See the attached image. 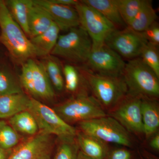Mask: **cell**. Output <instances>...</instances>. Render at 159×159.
<instances>
[{
  "instance_id": "obj_17",
  "label": "cell",
  "mask_w": 159,
  "mask_h": 159,
  "mask_svg": "<svg viewBox=\"0 0 159 159\" xmlns=\"http://www.w3.org/2000/svg\"><path fill=\"white\" fill-rule=\"evenodd\" d=\"M31 98L24 94L0 96V118H10L21 112L28 111Z\"/></svg>"
},
{
  "instance_id": "obj_27",
  "label": "cell",
  "mask_w": 159,
  "mask_h": 159,
  "mask_svg": "<svg viewBox=\"0 0 159 159\" xmlns=\"http://www.w3.org/2000/svg\"><path fill=\"white\" fill-rule=\"evenodd\" d=\"M62 72L66 90L72 93L77 92L83 78L80 70L79 71L76 67L68 64L64 66Z\"/></svg>"
},
{
  "instance_id": "obj_3",
  "label": "cell",
  "mask_w": 159,
  "mask_h": 159,
  "mask_svg": "<svg viewBox=\"0 0 159 159\" xmlns=\"http://www.w3.org/2000/svg\"><path fill=\"white\" fill-rule=\"evenodd\" d=\"M122 77L128 94L151 99L158 98L159 78L140 57L125 62Z\"/></svg>"
},
{
  "instance_id": "obj_19",
  "label": "cell",
  "mask_w": 159,
  "mask_h": 159,
  "mask_svg": "<svg viewBox=\"0 0 159 159\" xmlns=\"http://www.w3.org/2000/svg\"><path fill=\"white\" fill-rule=\"evenodd\" d=\"M82 2L93 7L116 26L117 29L126 27L119 13L117 0H83Z\"/></svg>"
},
{
  "instance_id": "obj_14",
  "label": "cell",
  "mask_w": 159,
  "mask_h": 159,
  "mask_svg": "<svg viewBox=\"0 0 159 159\" xmlns=\"http://www.w3.org/2000/svg\"><path fill=\"white\" fill-rule=\"evenodd\" d=\"M33 1L48 11L61 30L69 31L80 26L79 16L75 7L54 4L49 0Z\"/></svg>"
},
{
  "instance_id": "obj_32",
  "label": "cell",
  "mask_w": 159,
  "mask_h": 159,
  "mask_svg": "<svg viewBox=\"0 0 159 159\" xmlns=\"http://www.w3.org/2000/svg\"><path fill=\"white\" fill-rule=\"evenodd\" d=\"M130 152L125 148H119L110 151L107 159H131Z\"/></svg>"
},
{
  "instance_id": "obj_28",
  "label": "cell",
  "mask_w": 159,
  "mask_h": 159,
  "mask_svg": "<svg viewBox=\"0 0 159 159\" xmlns=\"http://www.w3.org/2000/svg\"><path fill=\"white\" fill-rule=\"evenodd\" d=\"M139 57L159 78L158 47L147 43Z\"/></svg>"
},
{
  "instance_id": "obj_30",
  "label": "cell",
  "mask_w": 159,
  "mask_h": 159,
  "mask_svg": "<svg viewBox=\"0 0 159 159\" xmlns=\"http://www.w3.org/2000/svg\"><path fill=\"white\" fill-rule=\"evenodd\" d=\"M23 93L21 86L8 72L0 70V96Z\"/></svg>"
},
{
  "instance_id": "obj_23",
  "label": "cell",
  "mask_w": 159,
  "mask_h": 159,
  "mask_svg": "<svg viewBox=\"0 0 159 159\" xmlns=\"http://www.w3.org/2000/svg\"><path fill=\"white\" fill-rule=\"evenodd\" d=\"M60 29L53 22L48 29L41 34L30 39L31 42L46 54L51 53L59 37Z\"/></svg>"
},
{
  "instance_id": "obj_10",
  "label": "cell",
  "mask_w": 159,
  "mask_h": 159,
  "mask_svg": "<svg viewBox=\"0 0 159 159\" xmlns=\"http://www.w3.org/2000/svg\"><path fill=\"white\" fill-rule=\"evenodd\" d=\"M141 102L142 97L127 93L107 115L116 120L129 133L144 134Z\"/></svg>"
},
{
  "instance_id": "obj_1",
  "label": "cell",
  "mask_w": 159,
  "mask_h": 159,
  "mask_svg": "<svg viewBox=\"0 0 159 159\" xmlns=\"http://www.w3.org/2000/svg\"><path fill=\"white\" fill-rule=\"evenodd\" d=\"M0 42L19 62L47 55L33 44L12 17L4 1H0Z\"/></svg>"
},
{
  "instance_id": "obj_4",
  "label": "cell",
  "mask_w": 159,
  "mask_h": 159,
  "mask_svg": "<svg viewBox=\"0 0 159 159\" xmlns=\"http://www.w3.org/2000/svg\"><path fill=\"white\" fill-rule=\"evenodd\" d=\"M92 49L90 38L80 26L60 35L51 54L74 64L84 65Z\"/></svg>"
},
{
  "instance_id": "obj_6",
  "label": "cell",
  "mask_w": 159,
  "mask_h": 159,
  "mask_svg": "<svg viewBox=\"0 0 159 159\" xmlns=\"http://www.w3.org/2000/svg\"><path fill=\"white\" fill-rule=\"evenodd\" d=\"M80 130L108 144L124 147L132 146V139L128 132L116 120L108 116L78 123Z\"/></svg>"
},
{
  "instance_id": "obj_33",
  "label": "cell",
  "mask_w": 159,
  "mask_h": 159,
  "mask_svg": "<svg viewBox=\"0 0 159 159\" xmlns=\"http://www.w3.org/2000/svg\"><path fill=\"white\" fill-rule=\"evenodd\" d=\"M51 2L62 6H75L78 3L79 1L76 0H49Z\"/></svg>"
},
{
  "instance_id": "obj_2",
  "label": "cell",
  "mask_w": 159,
  "mask_h": 159,
  "mask_svg": "<svg viewBox=\"0 0 159 159\" xmlns=\"http://www.w3.org/2000/svg\"><path fill=\"white\" fill-rule=\"evenodd\" d=\"M79 70L92 96L107 112L116 106L128 93L127 86L122 77L96 74L85 66L80 68Z\"/></svg>"
},
{
  "instance_id": "obj_9",
  "label": "cell",
  "mask_w": 159,
  "mask_h": 159,
  "mask_svg": "<svg viewBox=\"0 0 159 159\" xmlns=\"http://www.w3.org/2000/svg\"><path fill=\"white\" fill-rule=\"evenodd\" d=\"M74 7L78 13L80 27L92 40V48L104 44L107 36L117 29L99 11L81 1Z\"/></svg>"
},
{
  "instance_id": "obj_20",
  "label": "cell",
  "mask_w": 159,
  "mask_h": 159,
  "mask_svg": "<svg viewBox=\"0 0 159 159\" xmlns=\"http://www.w3.org/2000/svg\"><path fill=\"white\" fill-rule=\"evenodd\" d=\"M5 2L13 19L29 37V12L32 0H9Z\"/></svg>"
},
{
  "instance_id": "obj_35",
  "label": "cell",
  "mask_w": 159,
  "mask_h": 159,
  "mask_svg": "<svg viewBox=\"0 0 159 159\" xmlns=\"http://www.w3.org/2000/svg\"><path fill=\"white\" fill-rule=\"evenodd\" d=\"M11 150H6L0 147V159H7L11 153Z\"/></svg>"
},
{
  "instance_id": "obj_5",
  "label": "cell",
  "mask_w": 159,
  "mask_h": 159,
  "mask_svg": "<svg viewBox=\"0 0 159 159\" xmlns=\"http://www.w3.org/2000/svg\"><path fill=\"white\" fill-rule=\"evenodd\" d=\"M53 109L61 119L70 125L107 116L97 99L88 93L78 94Z\"/></svg>"
},
{
  "instance_id": "obj_15",
  "label": "cell",
  "mask_w": 159,
  "mask_h": 159,
  "mask_svg": "<svg viewBox=\"0 0 159 159\" xmlns=\"http://www.w3.org/2000/svg\"><path fill=\"white\" fill-rule=\"evenodd\" d=\"M76 139L80 150L86 155L93 159H107L110 151L107 143L80 130H77Z\"/></svg>"
},
{
  "instance_id": "obj_37",
  "label": "cell",
  "mask_w": 159,
  "mask_h": 159,
  "mask_svg": "<svg viewBox=\"0 0 159 159\" xmlns=\"http://www.w3.org/2000/svg\"><path fill=\"white\" fill-rule=\"evenodd\" d=\"M144 155L146 159H159L157 157L155 156L147 151L144 152Z\"/></svg>"
},
{
  "instance_id": "obj_34",
  "label": "cell",
  "mask_w": 159,
  "mask_h": 159,
  "mask_svg": "<svg viewBox=\"0 0 159 159\" xmlns=\"http://www.w3.org/2000/svg\"><path fill=\"white\" fill-rule=\"evenodd\" d=\"M149 145L154 150H159V134L157 133L151 137Z\"/></svg>"
},
{
  "instance_id": "obj_31",
  "label": "cell",
  "mask_w": 159,
  "mask_h": 159,
  "mask_svg": "<svg viewBox=\"0 0 159 159\" xmlns=\"http://www.w3.org/2000/svg\"><path fill=\"white\" fill-rule=\"evenodd\" d=\"M140 33L148 43L158 47L159 45V26L157 21L152 24L147 29Z\"/></svg>"
},
{
  "instance_id": "obj_8",
  "label": "cell",
  "mask_w": 159,
  "mask_h": 159,
  "mask_svg": "<svg viewBox=\"0 0 159 159\" xmlns=\"http://www.w3.org/2000/svg\"><path fill=\"white\" fill-rule=\"evenodd\" d=\"M20 80L21 86L34 97L47 100L54 98L55 94L44 65L33 58L23 63Z\"/></svg>"
},
{
  "instance_id": "obj_18",
  "label": "cell",
  "mask_w": 159,
  "mask_h": 159,
  "mask_svg": "<svg viewBox=\"0 0 159 159\" xmlns=\"http://www.w3.org/2000/svg\"><path fill=\"white\" fill-rule=\"evenodd\" d=\"M54 22L51 16L40 6L34 2L29 9V27L30 39L46 31Z\"/></svg>"
},
{
  "instance_id": "obj_22",
  "label": "cell",
  "mask_w": 159,
  "mask_h": 159,
  "mask_svg": "<svg viewBox=\"0 0 159 159\" xmlns=\"http://www.w3.org/2000/svg\"><path fill=\"white\" fill-rule=\"evenodd\" d=\"M152 3L151 1L148 0L147 4L126 27L135 32L141 33L156 21L157 15Z\"/></svg>"
},
{
  "instance_id": "obj_7",
  "label": "cell",
  "mask_w": 159,
  "mask_h": 159,
  "mask_svg": "<svg viewBox=\"0 0 159 159\" xmlns=\"http://www.w3.org/2000/svg\"><path fill=\"white\" fill-rule=\"evenodd\" d=\"M28 111L33 116L39 131L55 135L58 139L75 138L77 130L65 122L53 109L31 98Z\"/></svg>"
},
{
  "instance_id": "obj_36",
  "label": "cell",
  "mask_w": 159,
  "mask_h": 159,
  "mask_svg": "<svg viewBox=\"0 0 159 159\" xmlns=\"http://www.w3.org/2000/svg\"><path fill=\"white\" fill-rule=\"evenodd\" d=\"M77 159H93L86 155L84 153H83L81 151L79 150L77 155Z\"/></svg>"
},
{
  "instance_id": "obj_21",
  "label": "cell",
  "mask_w": 159,
  "mask_h": 159,
  "mask_svg": "<svg viewBox=\"0 0 159 159\" xmlns=\"http://www.w3.org/2000/svg\"><path fill=\"white\" fill-rule=\"evenodd\" d=\"M9 125L17 132L34 136L39 132L37 123L28 111L19 113L9 118Z\"/></svg>"
},
{
  "instance_id": "obj_24",
  "label": "cell",
  "mask_w": 159,
  "mask_h": 159,
  "mask_svg": "<svg viewBox=\"0 0 159 159\" xmlns=\"http://www.w3.org/2000/svg\"><path fill=\"white\" fill-rule=\"evenodd\" d=\"M148 0H117L119 13L126 26L130 23Z\"/></svg>"
},
{
  "instance_id": "obj_29",
  "label": "cell",
  "mask_w": 159,
  "mask_h": 159,
  "mask_svg": "<svg viewBox=\"0 0 159 159\" xmlns=\"http://www.w3.org/2000/svg\"><path fill=\"white\" fill-rule=\"evenodd\" d=\"M44 65L51 83L57 90L62 91L65 87L64 79L62 70L58 63L53 60H49Z\"/></svg>"
},
{
  "instance_id": "obj_25",
  "label": "cell",
  "mask_w": 159,
  "mask_h": 159,
  "mask_svg": "<svg viewBox=\"0 0 159 159\" xmlns=\"http://www.w3.org/2000/svg\"><path fill=\"white\" fill-rule=\"evenodd\" d=\"M21 137L5 121H0V147L12 150L20 143Z\"/></svg>"
},
{
  "instance_id": "obj_26",
  "label": "cell",
  "mask_w": 159,
  "mask_h": 159,
  "mask_svg": "<svg viewBox=\"0 0 159 159\" xmlns=\"http://www.w3.org/2000/svg\"><path fill=\"white\" fill-rule=\"evenodd\" d=\"M59 140L60 143L53 159H77L80 149L76 137Z\"/></svg>"
},
{
  "instance_id": "obj_16",
  "label": "cell",
  "mask_w": 159,
  "mask_h": 159,
  "mask_svg": "<svg viewBox=\"0 0 159 159\" xmlns=\"http://www.w3.org/2000/svg\"><path fill=\"white\" fill-rule=\"evenodd\" d=\"M141 111L144 134L148 139L158 130L159 107L157 99L142 97Z\"/></svg>"
},
{
  "instance_id": "obj_13",
  "label": "cell",
  "mask_w": 159,
  "mask_h": 159,
  "mask_svg": "<svg viewBox=\"0 0 159 159\" xmlns=\"http://www.w3.org/2000/svg\"><path fill=\"white\" fill-rule=\"evenodd\" d=\"M54 145L51 135L39 131L20 142L7 159H51Z\"/></svg>"
},
{
  "instance_id": "obj_11",
  "label": "cell",
  "mask_w": 159,
  "mask_h": 159,
  "mask_svg": "<svg viewBox=\"0 0 159 159\" xmlns=\"http://www.w3.org/2000/svg\"><path fill=\"white\" fill-rule=\"evenodd\" d=\"M125 62L122 57L105 44L92 48L84 65L94 73L114 77H122Z\"/></svg>"
},
{
  "instance_id": "obj_12",
  "label": "cell",
  "mask_w": 159,
  "mask_h": 159,
  "mask_svg": "<svg viewBox=\"0 0 159 159\" xmlns=\"http://www.w3.org/2000/svg\"><path fill=\"white\" fill-rule=\"evenodd\" d=\"M147 42L140 33L125 27L116 29L107 36L104 44L121 57L129 60L140 57Z\"/></svg>"
}]
</instances>
